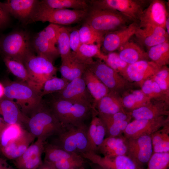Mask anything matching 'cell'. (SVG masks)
<instances>
[{"mask_svg": "<svg viewBox=\"0 0 169 169\" xmlns=\"http://www.w3.org/2000/svg\"><path fill=\"white\" fill-rule=\"evenodd\" d=\"M88 127L86 124L63 126L59 132L46 141L81 156L92 152L87 137Z\"/></svg>", "mask_w": 169, "mask_h": 169, "instance_id": "1", "label": "cell"}, {"mask_svg": "<svg viewBox=\"0 0 169 169\" xmlns=\"http://www.w3.org/2000/svg\"><path fill=\"white\" fill-rule=\"evenodd\" d=\"M3 84L4 97L14 100L22 112L29 118L44 104L40 94L25 82L8 81Z\"/></svg>", "mask_w": 169, "mask_h": 169, "instance_id": "2", "label": "cell"}, {"mask_svg": "<svg viewBox=\"0 0 169 169\" xmlns=\"http://www.w3.org/2000/svg\"><path fill=\"white\" fill-rule=\"evenodd\" d=\"M84 21V23L104 35L124 28L133 22L117 11L90 7Z\"/></svg>", "mask_w": 169, "mask_h": 169, "instance_id": "3", "label": "cell"}, {"mask_svg": "<svg viewBox=\"0 0 169 169\" xmlns=\"http://www.w3.org/2000/svg\"><path fill=\"white\" fill-rule=\"evenodd\" d=\"M26 127L35 138H40L46 141L59 132L63 126L48 105L44 103L40 108L29 118Z\"/></svg>", "mask_w": 169, "mask_h": 169, "instance_id": "4", "label": "cell"}, {"mask_svg": "<svg viewBox=\"0 0 169 169\" xmlns=\"http://www.w3.org/2000/svg\"><path fill=\"white\" fill-rule=\"evenodd\" d=\"M32 40L28 32L15 31L1 38L0 51L4 56L24 63L29 55L34 53Z\"/></svg>", "mask_w": 169, "mask_h": 169, "instance_id": "5", "label": "cell"}, {"mask_svg": "<svg viewBox=\"0 0 169 169\" xmlns=\"http://www.w3.org/2000/svg\"><path fill=\"white\" fill-rule=\"evenodd\" d=\"M88 9H52L40 5L38 2L29 23L41 21L59 25L72 24L84 21Z\"/></svg>", "mask_w": 169, "mask_h": 169, "instance_id": "6", "label": "cell"}, {"mask_svg": "<svg viewBox=\"0 0 169 169\" xmlns=\"http://www.w3.org/2000/svg\"><path fill=\"white\" fill-rule=\"evenodd\" d=\"M23 64L28 74L29 81L28 85L40 95L45 82L56 76L57 68L47 58L36 55L34 53L29 55Z\"/></svg>", "mask_w": 169, "mask_h": 169, "instance_id": "7", "label": "cell"}, {"mask_svg": "<svg viewBox=\"0 0 169 169\" xmlns=\"http://www.w3.org/2000/svg\"><path fill=\"white\" fill-rule=\"evenodd\" d=\"M151 0H88L90 7L117 11L139 23L144 10Z\"/></svg>", "mask_w": 169, "mask_h": 169, "instance_id": "8", "label": "cell"}, {"mask_svg": "<svg viewBox=\"0 0 169 169\" xmlns=\"http://www.w3.org/2000/svg\"><path fill=\"white\" fill-rule=\"evenodd\" d=\"M88 68L109 89L116 94L121 93L132 87V83L107 65L101 60L94 61Z\"/></svg>", "mask_w": 169, "mask_h": 169, "instance_id": "9", "label": "cell"}, {"mask_svg": "<svg viewBox=\"0 0 169 169\" xmlns=\"http://www.w3.org/2000/svg\"><path fill=\"white\" fill-rule=\"evenodd\" d=\"M54 97L69 101L73 104H81L95 109L94 100L82 77L69 81L63 90L54 94Z\"/></svg>", "mask_w": 169, "mask_h": 169, "instance_id": "10", "label": "cell"}, {"mask_svg": "<svg viewBox=\"0 0 169 169\" xmlns=\"http://www.w3.org/2000/svg\"><path fill=\"white\" fill-rule=\"evenodd\" d=\"M125 139L127 149L126 155L142 167L147 164L153 153L150 136H143L135 138L125 137Z\"/></svg>", "mask_w": 169, "mask_h": 169, "instance_id": "11", "label": "cell"}, {"mask_svg": "<svg viewBox=\"0 0 169 169\" xmlns=\"http://www.w3.org/2000/svg\"><path fill=\"white\" fill-rule=\"evenodd\" d=\"M168 123L169 116L152 119L134 120L128 124L123 135L125 138H131L143 136H150Z\"/></svg>", "mask_w": 169, "mask_h": 169, "instance_id": "12", "label": "cell"}, {"mask_svg": "<svg viewBox=\"0 0 169 169\" xmlns=\"http://www.w3.org/2000/svg\"><path fill=\"white\" fill-rule=\"evenodd\" d=\"M168 17L166 3L164 1L151 0L140 18L139 27L158 26L165 28L166 21Z\"/></svg>", "mask_w": 169, "mask_h": 169, "instance_id": "13", "label": "cell"}, {"mask_svg": "<svg viewBox=\"0 0 169 169\" xmlns=\"http://www.w3.org/2000/svg\"><path fill=\"white\" fill-rule=\"evenodd\" d=\"M82 156L90 162L107 169H144L127 155L111 157H102L90 152Z\"/></svg>", "mask_w": 169, "mask_h": 169, "instance_id": "14", "label": "cell"}, {"mask_svg": "<svg viewBox=\"0 0 169 169\" xmlns=\"http://www.w3.org/2000/svg\"><path fill=\"white\" fill-rule=\"evenodd\" d=\"M139 28V23L133 22L124 28L106 33L101 43L102 50L108 53L118 50L135 35Z\"/></svg>", "mask_w": 169, "mask_h": 169, "instance_id": "15", "label": "cell"}, {"mask_svg": "<svg viewBox=\"0 0 169 169\" xmlns=\"http://www.w3.org/2000/svg\"><path fill=\"white\" fill-rule=\"evenodd\" d=\"M17 159L14 163L18 169H38L42 164V156L44 152L45 141L38 138Z\"/></svg>", "mask_w": 169, "mask_h": 169, "instance_id": "16", "label": "cell"}, {"mask_svg": "<svg viewBox=\"0 0 169 169\" xmlns=\"http://www.w3.org/2000/svg\"><path fill=\"white\" fill-rule=\"evenodd\" d=\"M161 68L151 61L141 60L129 64L126 75L129 81L136 82L141 86L146 80L155 75Z\"/></svg>", "mask_w": 169, "mask_h": 169, "instance_id": "17", "label": "cell"}, {"mask_svg": "<svg viewBox=\"0 0 169 169\" xmlns=\"http://www.w3.org/2000/svg\"><path fill=\"white\" fill-rule=\"evenodd\" d=\"M169 35L165 28L152 26L139 27L135 34L138 43L148 49L169 41Z\"/></svg>", "mask_w": 169, "mask_h": 169, "instance_id": "18", "label": "cell"}, {"mask_svg": "<svg viewBox=\"0 0 169 169\" xmlns=\"http://www.w3.org/2000/svg\"><path fill=\"white\" fill-rule=\"evenodd\" d=\"M37 0H8L3 3L10 15L24 23H29L37 5Z\"/></svg>", "mask_w": 169, "mask_h": 169, "instance_id": "19", "label": "cell"}, {"mask_svg": "<svg viewBox=\"0 0 169 169\" xmlns=\"http://www.w3.org/2000/svg\"><path fill=\"white\" fill-rule=\"evenodd\" d=\"M61 60L60 72L62 77L69 81L81 77L89 65L72 52L69 55Z\"/></svg>", "mask_w": 169, "mask_h": 169, "instance_id": "20", "label": "cell"}, {"mask_svg": "<svg viewBox=\"0 0 169 169\" xmlns=\"http://www.w3.org/2000/svg\"><path fill=\"white\" fill-rule=\"evenodd\" d=\"M35 139L27 130L24 129L20 136L0 147V149L6 157L14 160L21 156Z\"/></svg>", "mask_w": 169, "mask_h": 169, "instance_id": "21", "label": "cell"}, {"mask_svg": "<svg viewBox=\"0 0 169 169\" xmlns=\"http://www.w3.org/2000/svg\"><path fill=\"white\" fill-rule=\"evenodd\" d=\"M0 114L7 124H18L23 128L26 127L29 118L14 100L5 97L0 100Z\"/></svg>", "mask_w": 169, "mask_h": 169, "instance_id": "22", "label": "cell"}, {"mask_svg": "<svg viewBox=\"0 0 169 169\" xmlns=\"http://www.w3.org/2000/svg\"><path fill=\"white\" fill-rule=\"evenodd\" d=\"M169 104L164 101H158L156 102L151 101L146 105L131 112L129 114L134 120L152 119L169 115Z\"/></svg>", "mask_w": 169, "mask_h": 169, "instance_id": "23", "label": "cell"}, {"mask_svg": "<svg viewBox=\"0 0 169 169\" xmlns=\"http://www.w3.org/2000/svg\"><path fill=\"white\" fill-rule=\"evenodd\" d=\"M94 112L87 129V137L91 151L98 154L100 145L105 138L106 131L103 122Z\"/></svg>", "mask_w": 169, "mask_h": 169, "instance_id": "24", "label": "cell"}, {"mask_svg": "<svg viewBox=\"0 0 169 169\" xmlns=\"http://www.w3.org/2000/svg\"><path fill=\"white\" fill-rule=\"evenodd\" d=\"M32 45L37 55L44 57L53 63L60 56L58 49L48 39L43 29L32 39Z\"/></svg>", "mask_w": 169, "mask_h": 169, "instance_id": "25", "label": "cell"}, {"mask_svg": "<svg viewBox=\"0 0 169 169\" xmlns=\"http://www.w3.org/2000/svg\"><path fill=\"white\" fill-rule=\"evenodd\" d=\"M127 151L125 137L122 135L106 137L100 146L98 152L103 156L111 157L126 155Z\"/></svg>", "mask_w": 169, "mask_h": 169, "instance_id": "26", "label": "cell"}, {"mask_svg": "<svg viewBox=\"0 0 169 169\" xmlns=\"http://www.w3.org/2000/svg\"><path fill=\"white\" fill-rule=\"evenodd\" d=\"M81 77L94 101V107L98 102L108 94L110 91L105 86L88 68Z\"/></svg>", "mask_w": 169, "mask_h": 169, "instance_id": "27", "label": "cell"}, {"mask_svg": "<svg viewBox=\"0 0 169 169\" xmlns=\"http://www.w3.org/2000/svg\"><path fill=\"white\" fill-rule=\"evenodd\" d=\"M120 59L129 64L141 60H148L147 52L139 44L130 39L118 49Z\"/></svg>", "mask_w": 169, "mask_h": 169, "instance_id": "28", "label": "cell"}, {"mask_svg": "<svg viewBox=\"0 0 169 169\" xmlns=\"http://www.w3.org/2000/svg\"><path fill=\"white\" fill-rule=\"evenodd\" d=\"M95 109L98 114L104 115L127 112L123 105L121 98L119 97L117 94L110 92L98 102Z\"/></svg>", "mask_w": 169, "mask_h": 169, "instance_id": "29", "label": "cell"}, {"mask_svg": "<svg viewBox=\"0 0 169 169\" xmlns=\"http://www.w3.org/2000/svg\"><path fill=\"white\" fill-rule=\"evenodd\" d=\"M153 153L169 152V123L150 136Z\"/></svg>", "mask_w": 169, "mask_h": 169, "instance_id": "30", "label": "cell"}, {"mask_svg": "<svg viewBox=\"0 0 169 169\" xmlns=\"http://www.w3.org/2000/svg\"><path fill=\"white\" fill-rule=\"evenodd\" d=\"M121 100L125 109L128 112L146 105L151 101L141 90L133 91L121 98Z\"/></svg>", "mask_w": 169, "mask_h": 169, "instance_id": "31", "label": "cell"}, {"mask_svg": "<svg viewBox=\"0 0 169 169\" xmlns=\"http://www.w3.org/2000/svg\"><path fill=\"white\" fill-rule=\"evenodd\" d=\"M39 4L54 9L82 10L88 9L90 7L88 0H43L39 1Z\"/></svg>", "mask_w": 169, "mask_h": 169, "instance_id": "32", "label": "cell"}, {"mask_svg": "<svg viewBox=\"0 0 169 169\" xmlns=\"http://www.w3.org/2000/svg\"><path fill=\"white\" fill-rule=\"evenodd\" d=\"M149 59L160 68L167 66L169 64V42L152 46L147 52Z\"/></svg>", "mask_w": 169, "mask_h": 169, "instance_id": "33", "label": "cell"}, {"mask_svg": "<svg viewBox=\"0 0 169 169\" xmlns=\"http://www.w3.org/2000/svg\"><path fill=\"white\" fill-rule=\"evenodd\" d=\"M81 44L101 45L104 35L84 23L78 29Z\"/></svg>", "mask_w": 169, "mask_h": 169, "instance_id": "34", "label": "cell"}, {"mask_svg": "<svg viewBox=\"0 0 169 169\" xmlns=\"http://www.w3.org/2000/svg\"><path fill=\"white\" fill-rule=\"evenodd\" d=\"M141 87L142 91L151 100L155 99L169 104V96L162 91L152 78L146 80Z\"/></svg>", "mask_w": 169, "mask_h": 169, "instance_id": "35", "label": "cell"}, {"mask_svg": "<svg viewBox=\"0 0 169 169\" xmlns=\"http://www.w3.org/2000/svg\"><path fill=\"white\" fill-rule=\"evenodd\" d=\"M74 53L89 65L94 61L93 58L101 60L104 54L101 51L100 46L96 44H81L77 51Z\"/></svg>", "mask_w": 169, "mask_h": 169, "instance_id": "36", "label": "cell"}, {"mask_svg": "<svg viewBox=\"0 0 169 169\" xmlns=\"http://www.w3.org/2000/svg\"><path fill=\"white\" fill-rule=\"evenodd\" d=\"M4 62L8 70L20 81L27 83L29 81L28 74L24 64L20 61L3 56Z\"/></svg>", "mask_w": 169, "mask_h": 169, "instance_id": "37", "label": "cell"}, {"mask_svg": "<svg viewBox=\"0 0 169 169\" xmlns=\"http://www.w3.org/2000/svg\"><path fill=\"white\" fill-rule=\"evenodd\" d=\"M101 60L128 80L126 75V69L129 64L120 59L118 53L113 52L107 54H104Z\"/></svg>", "mask_w": 169, "mask_h": 169, "instance_id": "38", "label": "cell"}, {"mask_svg": "<svg viewBox=\"0 0 169 169\" xmlns=\"http://www.w3.org/2000/svg\"><path fill=\"white\" fill-rule=\"evenodd\" d=\"M69 82L62 77H53L44 83L40 92V95L43 97L48 95L59 92L64 89Z\"/></svg>", "mask_w": 169, "mask_h": 169, "instance_id": "39", "label": "cell"}, {"mask_svg": "<svg viewBox=\"0 0 169 169\" xmlns=\"http://www.w3.org/2000/svg\"><path fill=\"white\" fill-rule=\"evenodd\" d=\"M70 31L66 27L61 26L59 32L57 44L61 60L69 55L72 52L70 47Z\"/></svg>", "mask_w": 169, "mask_h": 169, "instance_id": "40", "label": "cell"}, {"mask_svg": "<svg viewBox=\"0 0 169 169\" xmlns=\"http://www.w3.org/2000/svg\"><path fill=\"white\" fill-rule=\"evenodd\" d=\"M24 128L20 124H8L3 131L0 139V147L15 140L22 133Z\"/></svg>", "mask_w": 169, "mask_h": 169, "instance_id": "41", "label": "cell"}, {"mask_svg": "<svg viewBox=\"0 0 169 169\" xmlns=\"http://www.w3.org/2000/svg\"><path fill=\"white\" fill-rule=\"evenodd\" d=\"M146 169H168L169 166V152L153 153Z\"/></svg>", "mask_w": 169, "mask_h": 169, "instance_id": "42", "label": "cell"}, {"mask_svg": "<svg viewBox=\"0 0 169 169\" xmlns=\"http://www.w3.org/2000/svg\"><path fill=\"white\" fill-rule=\"evenodd\" d=\"M86 160L82 156H78L74 158L64 159L52 165L55 169H74L83 167Z\"/></svg>", "mask_w": 169, "mask_h": 169, "instance_id": "43", "label": "cell"}, {"mask_svg": "<svg viewBox=\"0 0 169 169\" xmlns=\"http://www.w3.org/2000/svg\"><path fill=\"white\" fill-rule=\"evenodd\" d=\"M162 91L169 95V69L167 66L161 68L157 74L152 77Z\"/></svg>", "mask_w": 169, "mask_h": 169, "instance_id": "44", "label": "cell"}, {"mask_svg": "<svg viewBox=\"0 0 169 169\" xmlns=\"http://www.w3.org/2000/svg\"><path fill=\"white\" fill-rule=\"evenodd\" d=\"M61 26L50 23L44 29L46 36L54 45L57 44L59 30Z\"/></svg>", "mask_w": 169, "mask_h": 169, "instance_id": "45", "label": "cell"}, {"mask_svg": "<svg viewBox=\"0 0 169 169\" xmlns=\"http://www.w3.org/2000/svg\"><path fill=\"white\" fill-rule=\"evenodd\" d=\"M70 44L72 52L76 53L81 44L78 29H75L70 32L69 34Z\"/></svg>", "mask_w": 169, "mask_h": 169, "instance_id": "46", "label": "cell"}, {"mask_svg": "<svg viewBox=\"0 0 169 169\" xmlns=\"http://www.w3.org/2000/svg\"><path fill=\"white\" fill-rule=\"evenodd\" d=\"M10 16L4 7L3 3L0 2V30L8 24Z\"/></svg>", "mask_w": 169, "mask_h": 169, "instance_id": "47", "label": "cell"}, {"mask_svg": "<svg viewBox=\"0 0 169 169\" xmlns=\"http://www.w3.org/2000/svg\"><path fill=\"white\" fill-rule=\"evenodd\" d=\"M8 124L4 121L3 118L0 116V139L2 133Z\"/></svg>", "mask_w": 169, "mask_h": 169, "instance_id": "48", "label": "cell"}, {"mask_svg": "<svg viewBox=\"0 0 169 169\" xmlns=\"http://www.w3.org/2000/svg\"><path fill=\"white\" fill-rule=\"evenodd\" d=\"M38 169H55V168L51 164L44 161Z\"/></svg>", "mask_w": 169, "mask_h": 169, "instance_id": "49", "label": "cell"}, {"mask_svg": "<svg viewBox=\"0 0 169 169\" xmlns=\"http://www.w3.org/2000/svg\"><path fill=\"white\" fill-rule=\"evenodd\" d=\"M4 86L3 84L0 82V100L4 97Z\"/></svg>", "mask_w": 169, "mask_h": 169, "instance_id": "50", "label": "cell"}, {"mask_svg": "<svg viewBox=\"0 0 169 169\" xmlns=\"http://www.w3.org/2000/svg\"><path fill=\"white\" fill-rule=\"evenodd\" d=\"M7 166H8V164L6 161L0 157V169H3Z\"/></svg>", "mask_w": 169, "mask_h": 169, "instance_id": "51", "label": "cell"}, {"mask_svg": "<svg viewBox=\"0 0 169 169\" xmlns=\"http://www.w3.org/2000/svg\"><path fill=\"white\" fill-rule=\"evenodd\" d=\"M169 17H168L166 21L165 28L167 34L169 35Z\"/></svg>", "mask_w": 169, "mask_h": 169, "instance_id": "52", "label": "cell"}, {"mask_svg": "<svg viewBox=\"0 0 169 169\" xmlns=\"http://www.w3.org/2000/svg\"><path fill=\"white\" fill-rule=\"evenodd\" d=\"M90 163V165H91V167L92 169H107L102 167L97 164L91 162Z\"/></svg>", "mask_w": 169, "mask_h": 169, "instance_id": "53", "label": "cell"}, {"mask_svg": "<svg viewBox=\"0 0 169 169\" xmlns=\"http://www.w3.org/2000/svg\"><path fill=\"white\" fill-rule=\"evenodd\" d=\"M14 169L12 167L8 166V165L7 166L5 167H4L3 169Z\"/></svg>", "mask_w": 169, "mask_h": 169, "instance_id": "54", "label": "cell"}, {"mask_svg": "<svg viewBox=\"0 0 169 169\" xmlns=\"http://www.w3.org/2000/svg\"><path fill=\"white\" fill-rule=\"evenodd\" d=\"M1 37L0 36V40H1Z\"/></svg>", "mask_w": 169, "mask_h": 169, "instance_id": "55", "label": "cell"}, {"mask_svg": "<svg viewBox=\"0 0 169 169\" xmlns=\"http://www.w3.org/2000/svg\"><path fill=\"white\" fill-rule=\"evenodd\" d=\"M168 169H169V168Z\"/></svg>", "mask_w": 169, "mask_h": 169, "instance_id": "56", "label": "cell"}]
</instances>
